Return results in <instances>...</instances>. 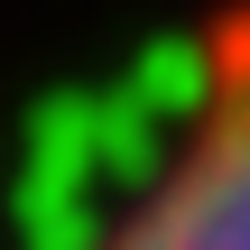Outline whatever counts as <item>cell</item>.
I'll list each match as a JSON object with an SVG mask.
<instances>
[{
    "instance_id": "cell-1",
    "label": "cell",
    "mask_w": 250,
    "mask_h": 250,
    "mask_svg": "<svg viewBox=\"0 0 250 250\" xmlns=\"http://www.w3.org/2000/svg\"><path fill=\"white\" fill-rule=\"evenodd\" d=\"M93 250H250V9L204 37L148 186Z\"/></svg>"
}]
</instances>
